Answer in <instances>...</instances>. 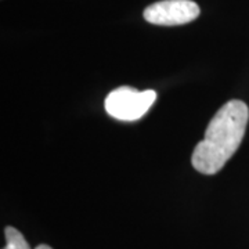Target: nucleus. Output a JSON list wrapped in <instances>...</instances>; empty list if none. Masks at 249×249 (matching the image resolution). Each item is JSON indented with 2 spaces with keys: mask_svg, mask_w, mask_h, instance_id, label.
Segmentation results:
<instances>
[{
  "mask_svg": "<svg viewBox=\"0 0 249 249\" xmlns=\"http://www.w3.org/2000/svg\"><path fill=\"white\" fill-rule=\"evenodd\" d=\"M157 98L154 90L139 91L130 86L112 90L106 98L104 107L109 116L119 121H137L148 112Z\"/></svg>",
  "mask_w": 249,
  "mask_h": 249,
  "instance_id": "obj_2",
  "label": "nucleus"
},
{
  "mask_svg": "<svg viewBox=\"0 0 249 249\" xmlns=\"http://www.w3.org/2000/svg\"><path fill=\"white\" fill-rule=\"evenodd\" d=\"M249 121V108L241 100L226 103L209 122L202 142L191 157L194 169L202 175H214L238 150Z\"/></svg>",
  "mask_w": 249,
  "mask_h": 249,
  "instance_id": "obj_1",
  "label": "nucleus"
},
{
  "mask_svg": "<svg viewBox=\"0 0 249 249\" xmlns=\"http://www.w3.org/2000/svg\"><path fill=\"white\" fill-rule=\"evenodd\" d=\"M4 237H6V247L3 249H31L27 240L24 238V235L18 231L14 227H6L4 229Z\"/></svg>",
  "mask_w": 249,
  "mask_h": 249,
  "instance_id": "obj_4",
  "label": "nucleus"
},
{
  "mask_svg": "<svg viewBox=\"0 0 249 249\" xmlns=\"http://www.w3.org/2000/svg\"><path fill=\"white\" fill-rule=\"evenodd\" d=\"M199 13V6L193 0H160L144 10L142 17L154 25L178 27L196 19Z\"/></svg>",
  "mask_w": 249,
  "mask_h": 249,
  "instance_id": "obj_3",
  "label": "nucleus"
},
{
  "mask_svg": "<svg viewBox=\"0 0 249 249\" xmlns=\"http://www.w3.org/2000/svg\"><path fill=\"white\" fill-rule=\"evenodd\" d=\"M36 249H53V248H50L49 245H39Z\"/></svg>",
  "mask_w": 249,
  "mask_h": 249,
  "instance_id": "obj_5",
  "label": "nucleus"
}]
</instances>
